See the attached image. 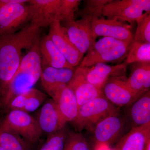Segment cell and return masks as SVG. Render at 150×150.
Returning <instances> with one entry per match:
<instances>
[{
	"label": "cell",
	"instance_id": "1",
	"mask_svg": "<svg viewBox=\"0 0 150 150\" xmlns=\"http://www.w3.org/2000/svg\"><path fill=\"white\" fill-rule=\"evenodd\" d=\"M39 30L30 23L18 32L0 36V100L18 69L23 50L39 38Z\"/></svg>",
	"mask_w": 150,
	"mask_h": 150
},
{
	"label": "cell",
	"instance_id": "2",
	"mask_svg": "<svg viewBox=\"0 0 150 150\" xmlns=\"http://www.w3.org/2000/svg\"><path fill=\"white\" fill-rule=\"evenodd\" d=\"M42 70L39 46L35 43L23 56L18 69L0 100V109L6 111L15 98L33 88L40 79Z\"/></svg>",
	"mask_w": 150,
	"mask_h": 150
},
{
	"label": "cell",
	"instance_id": "3",
	"mask_svg": "<svg viewBox=\"0 0 150 150\" xmlns=\"http://www.w3.org/2000/svg\"><path fill=\"white\" fill-rule=\"evenodd\" d=\"M131 44L109 37L96 41L83 59L80 67H91L98 64H119L126 59Z\"/></svg>",
	"mask_w": 150,
	"mask_h": 150
},
{
	"label": "cell",
	"instance_id": "4",
	"mask_svg": "<svg viewBox=\"0 0 150 150\" xmlns=\"http://www.w3.org/2000/svg\"><path fill=\"white\" fill-rule=\"evenodd\" d=\"M119 113L118 107L103 96L98 97L79 108L77 117L72 122L78 131H92L100 121Z\"/></svg>",
	"mask_w": 150,
	"mask_h": 150
},
{
	"label": "cell",
	"instance_id": "5",
	"mask_svg": "<svg viewBox=\"0 0 150 150\" xmlns=\"http://www.w3.org/2000/svg\"><path fill=\"white\" fill-rule=\"evenodd\" d=\"M27 0H0V36L16 32L30 20L31 9Z\"/></svg>",
	"mask_w": 150,
	"mask_h": 150
},
{
	"label": "cell",
	"instance_id": "6",
	"mask_svg": "<svg viewBox=\"0 0 150 150\" xmlns=\"http://www.w3.org/2000/svg\"><path fill=\"white\" fill-rule=\"evenodd\" d=\"M150 11V0H111L105 6L103 16L126 23L136 21Z\"/></svg>",
	"mask_w": 150,
	"mask_h": 150
},
{
	"label": "cell",
	"instance_id": "7",
	"mask_svg": "<svg viewBox=\"0 0 150 150\" xmlns=\"http://www.w3.org/2000/svg\"><path fill=\"white\" fill-rule=\"evenodd\" d=\"M7 112L3 121L29 144H34L40 140L43 133L35 118L22 110H11Z\"/></svg>",
	"mask_w": 150,
	"mask_h": 150
},
{
	"label": "cell",
	"instance_id": "8",
	"mask_svg": "<svg viewBox=\"0 0 150 150\" xmlns=\"http://www.w3.org/2000/svg\"><path fill=\"white\" fill-rule=\"evenodd\" d=\"M43 89L54 100L67 123L76 120L79 112L77 100L74 92L67 84H57Z\"/></svg>",
	"mask_w": 150,
	"mask_h": 150
},
{
	"label": "cell",
	"instance_id": "9",
	"mask_svg": "<svg viewBox=\"0 0 150 150\" xmlns=\"http://www.w3.org/2000/svg\"><path fill=\"white\" fill-rule=\"evenodd\" d=\"M127 122L126 117L119 113L105 118L92 131L93 141L98 145L112 144L121 138Z\"/></svg>",
	"mask_w": 150,
	"mask_h": 150
},
{
	"label": "cell",
	"instance_id": "10",
	"mask_svg": "<svg viewBox=\"0 0 150 150\" xmlns=\"http://www.w3.org/2000/svg\"><path fill=\"white\" fill-rule=\"evenodd\" d=\"M127 78L126 75L110 78L101 88L103 96L116 107L130 106L139 98L127 85Z\"/></svg>",
	"mask_w": 150,
	"mask_h": 150
},
{
	"label": "cell",
	"instance_id": "11",
	"mask_svg": "<svg viewBox=\"0 0 150 150\" xmlns=\"http://www.w3.org/2000/svg\"><path fill=\"white\" fill-rule=\"evenodd\" d=\"M48 35L59 51L73 68L78 67L83 58L70 40L65 27L58 20H55L49 25Z\"/></svg>",
	"mask_w": 150,
	"mask_h": 150
},
{
	"label": "cell",
	"instance_id": "12",
	"mask_svg": "<svg viewBox=\"0 0 150 150\" xmlns=\"http://www.w3.org/2000/svg\"><path fill=\"white\" fill-rule=\"evenodd\" d=\"M91 26L96 38L100 36L111 38L129 44L134 41L131 27L126 23L102 17L92 21Z\"/></svg>",
	"mask_w": 150,
	"mask_h": 150
},
{
	"label": "cell",
	"instance_id": "13",
	"mask_svg": "<svg viewBox=\"0 0 150 150\" xmlns=\"http://www.w3.org/2000/svg\"><path fill=\"white\" fill-rule=\"evenodd\" d=\"M71 43L82 54H86L96 42L92 29L91 21L86 19L64 23Z\"/></svg>",
	"mask_w": 150,
	"mask_h": 150
},
{
	"label": "cell",
	"instance_id": "14",
	"mask_svg": "<svg viewBox=\"0 0 150 150\" xmlns=\"http://www.w3.org/2000/svg\"><path fill=\"white\" fill-rule=\"evenodd\" d=\"M128 65L125 62L115 65L98 63L91 67H80L86 80L101 89L110 78L126 75Z\"/></svg>",
	"mask_w": 150,
	"mask_h": 150
},
{
	"label": "cell",
	"instance_id": "15",
	"mask_svg": "<svg viewBox=\"0 0 150 150\" xmlns=\"http://www.w3.org/2000/svg\"><path fill=\"white\" fill-rule=\"evenodd\" d=\"M61 0H30L31 23L40 28L49 26L58 20Z\"/></svg>",
	"mask_w": 150,
	"mask_h": 150
},
{
	"label": "cell",
	"instance_id": "16",
	"mask_svg": "<svg viewBox=\"0 0 150 150\" xmlns=\"http://www.w3.org/2000/svg\"><path fill=\"white\" fill-rule=\"evenodd\" d=\"M35 119L42 133L48 136L64 129L67 123L52 99L46 100L39 110Z\"/></svg>",
	"mask_w": 150,
	"mask_h": 150
},
{
	"label": "cell",
	"instance_id": "17",
	"mask_svg": "<svg viewBox=\"0 0 150 150\" xmlns=\"http://www.w3.org/2000/svg\"><path fill=\"white\" fill-rule=\"evenodd\" d=\"M67 85L74 92L79 108L96 98L103 96L101 89L89 83L79 67Z\"/></svg>",
	"mask_w": 150,
	"mask_h": 150
},
{
	"label": "cell",
	"instance_id": "18",
	"mask_svg": "<svg viewBox=\"0 0 150 150\" xmlns=\"http://www.w3.org/2000/svg\"><path fill=\"white\" fill-rule=\"evenodd\" d=\"M150 140V123L132 128L118 140L114 150H145Z\"/></svg>",
	"mask_w": 150,
	"mask_h": 150
},
{
	"label": "cell",
	"instance_id": "19",
	"mask_svg": "<svg viewBox=\"0 0 150 150\" xmlns=\"http://www.w3.org/2000/svg\"><path fill=\"white\" fill-rule=\"evenodd\" d=\"M39 50L42 69L47 67L55 68H73L67 62L48 35L39 40Z\"/></svg>",
	"mask_w": 150,
	"mask_h": 150
},
{
	"label": "cell",
	"instance_id": "20",
	"mask_svg": "<svg viewBox=\"0 0 150 150\" xmlns=\"http://www.w3.org/2000/svg\"><path fill=\"white\" fill-rule=\"evenodd\" d=\"M133 64L126 83L130 89L140 97L150 91V63Z\"/></svg>",
	"mask_w": 150,
	"mask_h": 150
},
{
	"label": "cell",
	"instance_id": "21",
	"mask_svg": "<svg viewBox=\"0 0 150 150\" xmlns=\"http://www.w3.org/2000/svg\"><path fill=\"white\" fill-rule=\"evenodd\" d=\"M126 117L131 129L150 123V91L139 98L130 105Z\"/></svg>",
	"mask_w": 150,
	"mask_h": 150
},
{
	"label": "cell",
	"instance_id": "22",
	"mask_svg": "<svg viewBox=\"0 0 150 150\" xmlns=\"http://www.w3.org/2000/svg\"><path fill=\"white\" fill-rule=\"evenodd\" d=\"M0 146L4 150H30L31 145L2 120L0 122Z\"/></svg>",
	"mask_w": 150,
	"mask_h": 150
},
{
	"label": "cell",
	"instance_id": "23",
	"mask_svg": "<svg viewBox=\"0 0 150 150\" xmlns=\"http://www.w3.org/2000/svg\"><path fill=\"white\" fill-rule=\"evenodd\" d=\"M76 68H55L47 67L42 69L40 75L43 88L59 83L68 84L73 77Z\"/></svg>",
	"mask_w": 150,
	"mask_h": 150
},
{
	"label": "cell",
	"instance_id": "24",
	"mask_svg": "<svg viewBox=\"0 0 150 150\" xmlns=\"http://www.w3.org/2000/svg\"><path fill=\"white\" fill-rule=\"evenodd\" d=\"M124 62L128 65L137 63H150V43L133 41Z\"/></svg>",
	"mask_w": 150,
	"mask_h": 150
},
{
	"label": "cell",
	"instance_id": "25",
	"mask_svg": "<svg viewBox=\"0 0 150 150\" xmlns=\"http://www.w3.org/2000/svg\"><path fill=\"white\" fill-rule=\"evenodd\" d=\"M111 0H87L84 1L82 9L78 13L81 18L92 21L103 16V11L105 6Z\"/></svg>",
	"mask_w": 150,
	"mask_h": 150
},
{
	"label": "cell",
	"instance_id": "26",
	"mask_svg": "<svg viewBox=\"0 0 150 150\" xmlns=\"http://www.w3.org/2000/svg\"><path fill=\"white\" fill-rule=\"evenodd\" d=\"M80 0H61L58 20L64 23L75 20V13L79 9Z\"/></svg>",
	"mask_w": 150,
	"mask_h": 150
},
{
	"label": "cell",
	"instance_id": "27",
	"mask_svg": "<svg viewBox=\"0 0 150 150\" xmlns=\"http://www.w3.org/2000/svg\"><path fill=\"white\" fill-rule=\"evenodd\" d=\"M136 22L137 26L134 41L150 43V11L144 13Z\"/></svg>",
	"mask_w": 150,
	"mask_h": 150
},
{
	"label": "cell",
	"instance_id": "28",
	"mask_svg": "<svg viewBox=\"0 0 150 150\" xmlns=\"http://www.w3.org/2000/svg\"><path fill=\"white\" fill-rule=\"evenodd\" d=\"M68 132L66 128L48 136L40 150H63Z\"/></svg>",
	"mask_w": 150,
	"mask_h": 150
},
{
	"label": "cell",
	"instance_id": "29",
	"mask_svg": "<svg viewBox=\"0 0 150 150\" xmlns=\"http://www.w3.org/2000/svg\"><path fill=\"white\" fill-rule=\"evenodd\" d=\"M63 150H92L83 135L69 131Z\"/></svg>",
	"mask_w": 150,
	"mask_h": 150
},
{
	"label": "cell",
	"instance_id": "30",
	"mask_svg": "<svg viewBox=\"0 0 150 150\" xmlns=\"http://www.w3.org/2000/svg\"><path fill=\"white\" fill-rule=\"evenodd\" d=\"M47 98L46 94L37 89L32 88L31 93L22 111L28 113L35 111L45 101Z\"/></svg>",
	"mask_w": 150,
	"mask_h": 150
},
{
	"label": "cell",
	"instance_id": "31",
	"mask_svg": "<svg viewBox=\"0 0 150 150\" xmlns=\"http://www.w3.org/2000/svg\"><path fill=\"white\" fill-rule=\"evenodd\" d=\"M145 150H150V140L148 142Z\"/></svg>",
	"mask_w": 150,
	"mask_h": 150
},
{
	"label": "cell",
	"instance_id": "32",
	"mask_svg": "<svg viewBox=\"0 0 150 150\" xmlns=\"http://www.w3.org/2000/svg\"><path fill=\"white\" fill-rule=\"evenodd\" d=\"M0 150H4V149H3V148L1 147L0 146Z\"/></svg>",
	"mask_w": 150,
	"mask_h": 150
}]
</instances>
